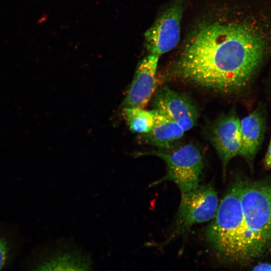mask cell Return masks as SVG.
Returning a JSON list of instances; mask_svg holds the SVG:
<instances>
[{
  "instance_id": "1",
  "label": "cell",
  "mask_w": 271,
  "mask_h": 271,
  "mask_svg": "<svg viewBox=\"0 0 271 271\" xmlns=\"http://www.w3.org/2000/svg\"><path fill=\"white\" fill-rule=\"evenodd\" d=\"M206 10L188 29L168 74L216 93L237 92L261 62L264 42L249 25L232 18L225 1Z\"/></svg>"
},
{
  "instance_id": "2",
  "label": "cell",
  "mask_w": 271,
  "mask_h": 271,
  "mask_svg": "<svg viewBox=\"0 0 271 271\" xmlns=\"http://www.w3.org/2000/svg\"><path fill=\"white\" fill-rule=\"evenodd\" d=\"M205 236L217 257L225 263L242 264L254 259L240 201L238 179L219 204Z\"/></svg>"
},
{
  "instance_id": "3",
  "label": "cell",
  "mask_w": 271,
  "mask_h": 271,
  "mask_svg": "<svg viewBox=\"0 0 271 271\" xmlns=\"http://www.w3.org/2000/svg\"><path fill=\"white\" fill-rule=\"evenodd\" d=\"M238 180L243 219L255 259L271 244V181Z\"/></svg>"
},
{
  "instance_id": "4",
  "label": "cell",
  "mask_w": 271,
  "mask_h": 271,
  "mask_svg": "<svg viewBox=\"0 0 271 271\" xmlns=\"http://www.w3.org/2000/svg\"><path fill=\"white\" fill-rule=\"evenodd\" d=\"M138 155L155 156L166 163L165 175L154 182V185L166 181L173 182L181 194L190 191L200 184L204 168L203 158L199 149L193 144L176 149L140 153Z\"/></svg>"
},
{
  "instance_id": "5",
  "label": "cell",
  "mask_w": 271,
  "mask_h": 271,
  "mask_svg": "<svg viewBox=\"0 0 271 271\" xmlns=\"http://www.w3.org/2000/svg\"><path fill=\"white\" fill-rule=\"evenodd\" d=\"M219 205L217 194L211 184H199L181 194L173 229L164 244L187 232L195 224L212 220Z\"/></svg>"
},
{
  "instance_id": "6",
  "label": "cell",
  "mask_w": 271,
  "mask_h": 271,
  "mask_svg": "<svg viewBox=\"0 0 271 271\" xmlns=\"http://www.w3.org/2000/svg\"><path fill=\"white\" fill-rule=\"evenodd\" d=\"M184 12V0H172L161 11L145 33V47L149 54L160 57L177 46Z\"/></svg>"
},
{
  "instance_id": "7",
  "label": "cell",
  "mask_w": 271,
  "mask_h": 271,
  "mask_svg": "<svg viewBox=\"0 0 271 271\" xmlns=\"http://www.w3.org/2000/svg\"><path fill=\"white\" fill-rule=\"evenodd\" d=\"M153 98V109L175 121L185 131L191 129L195 125L198 110L188 96L164 86L157 89Z\"/></svg>"
},
{
  "instance_id": "8",
  "label": "cell",
  "mask_w": 271,
  "mask_h": 271,
  "mask_svg": "<svg viewBox=\"0 0 271 271\" xmlns=\"http://www.w3.org/2000/svg\"><path fill=\"white\" fill-rule=\"evenodd\" d=\"M209 135L221 160L225 177L228 163L238 155L240 149V120L233 112L222 115L213 122Z\"/></svg>"
},
{
  "instance_id": "9",
  "label": "cell",
  "mask_w": 271,
  "mask_h": 271,
  "mask_svg": "<svg viewBox=\"0 0 271 271\" xmlns=\"http://www.w3.org/2000/svg\"><path fill=\"white\" fill-rule=\"evenodd\" d=\"M159 56L149 54L138 64L123 101V107L144 108L157 89Z\"/></svg>"
},
{
  "instance_id": "10",
  "label": "cell",
  "mask_w": 271,
  "mask_h": 271,
  "mask_svg": "<svg viewBox=\"0 0 271 271\" xmlns=\"http://www.w3.org/2000/svg\"><path fill=\"white\" fill-rule=\"evenodd\" d=\"M151 111L154 116V123L149 132L142 134V139L158 149H173L182 138L185 131L160 111L154 109Z\"/></svg>"
},
{
  "instance_id": "11",
  "label": "cell",
  "mask_w": 271,
  "mask_h": 271,
  "mask_svg": "<svg viewBox=\"0 0 271 271\" xmlns=\"http://www.w3.org/2000/svg\"><path fill=\"white\" fill-rule=\"evenodd\" d=\"M264 127V119L261 110L256 109L240 120L241 146L238 155L249 164L252 163L262 143Z\"/></svg>"
},
{
  "instance_id": "12",
  "label": "cell",
  "mask_w": 271,
  "mask_h": 271,
  "mask_svg": "<svg viewBox=\"0 0 271 271\" xmlns=\"http://www.w3.org/2000/svg\"><path fill=\"white\" fill-rule=\"evenodd\" d=\"M122 114L133 132L143 134L149 132L154 123V116L151 111L139 107H123Z\"/></svg>"
},
{
  "instance_id": "13",
  "label": "cell",
  "mask_w": 271,
  "mask_h": 271,
  "mask_svg": "<svg viewBox=\"0 0 271 271\" xmlns=\"http://www.w3.org/2000/svg\"><path fill=\"white\" fill-rule=\"evenodd\" d=\"M8 248L5 240L0 238V269L5 265L8 259Z\"/></svg>"
},
{
  "instance_id": "14",
  "label": "cell",
  "mask_w": 271,
  "mask_h": 271,
  "mask_svg": "<svg viewBox=\"0 0 271 271\" xmlns=\"http://www.w3.org/2000/svg\"><path fill=\"white\" fill-rule=\"evenodd\" d=\"M264 165L266 167L271 168V140L265 157Z\"/></svg>"
},
{
  "instance_id": "15",
  "label": "cell",
  "mask_w": 271,
  "mask_h": 271,
  "mask_svg": "<svg viewBox=\"0 0 271 271\" xmlns=\"http://www.w3.org/2000/svg\"><path fill=\"white\" fill-rule=\"evenodd\" d=\"M253 270H268L271 271V263H260L254 266L252 269Z\"/></svg>"
}]
</instances>
